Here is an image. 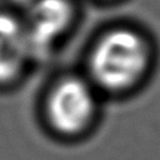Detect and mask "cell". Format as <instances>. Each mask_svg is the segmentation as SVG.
<instances>
[{"instance_id": "cell-1", "label": "cell", "mask_w": 160, "mask_h": 160, "mask_svg": "<svg viewBox=\"0 0 160 160\" xmlns=\"http://www.w3.org/2000/svg\"><path fill=\"white\" fill-rule=\"evenodd\" d=\"M150 61L148 39L136 30L116 28L105 32L90 52V81L96 89L122 92L142 80Z\"/></svg>"}, {"instance_id": "cell-2", "label": "cell", "mask_w": 160, "mask_h": 160, "mask_svg": "<svg viewBox=\"0 0 160 160\" xmlns=\"http://www.w3.org/2000/svg\"><path fill=\"white\" fill-rule=\"evenodd\" d=\"M98 111L96 88L90 80L65 76L46 95L44 115L49 128L58 135L71 138L88 130Z\"/></svg>"}, {"instance_id": "cell-5", "label": "cell", "mask_w": 160, "mask_h": 160, "mask_svg": "<svg viewBox=\"0 0 160 160\" xmlns=\"http://www.w3.org/2000/svg\"><path fill=\"white\" fill-rule=\"evenodd\" d=\"M9 8L10 10H15V9H22L24 11L31 5V2L34 0H2Z\"/></svg>"}, {"instance_id": "cell-3", "label": "cell", "mask_w": 160, "mask_h": 160, "mask_svg": "<svg viewBox=\"0 0 160 160\" xmlns=\"http://www.w3.org/2000/svg\"><path fill=\"white\" fill-rule=\"evenodd\" d=\"M31 59L44 56L72 21V8L69 0H34L24 11Z\"/></svg>"}, {"instance_id": "cell-4", "label": "cell", "mask_w": 160, "mask_h": 160, "mask_svg": "<svg viewBox=\"0 0 160 160\" xmlns=\"http://www.w3.org/2000/svg\"><path fill=\"white\" fill-rule=\"evenodd\" d=\"M31 60L22 18L10 9H0V84L19 78Z\"/></svg>"}]
</instances>
